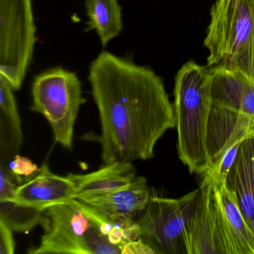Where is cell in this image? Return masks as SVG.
Instances as JSON below:
<instances>
[{"label":"cell","mask_w":254,"mask_h":254,"mask_svg":"<svg viewBox=\"0 0 254 254\" xmlns=\"http://www.w3.org/2000/svg\"><path fill=\"white\" fill-rule=\"evenodd\" d=\"M89 81L100 119L103 164L153 158L157 142L175 127L162 78L150 68L103 52L90 65Z\"/></svg>","instance_id":"cell-1"},{"label":"cell","mask_w":254,"mask_h":254,"mask_svg":"<svg viewBox=\"0 0 254 254\" xmlns=\"http://www.w3.org/2000/svg\"><path fill=\"white\" fill-rule=\"evenodd\" d=\"M40 244L28 254H119L110 241L117 227L108 216L78 199L61 202L43 210Z\"/></svg>","instance_id":"cell-2"},{"label":"cell","mask_w":254,"mask_h":254,"mask_svg":"<svg viewBox=\"0 0 254 254\" xmlns=\"http://www.w3.org/2000/svg\"><path fill=\"white\" fill-rule=\"evenodd\" d=\"M174 112L178 156L191 174L209 168L207 126L211 107L209 67L193 61L178 70L174 88Z\"/></svg>","instance_id":"cell-3"},{"label":"cell","mask_w":254,"mask_h":254,"mask_svg":"<svg viewBox=\"0 0 254 254\" xmlns=\"http://www.w3.org/2000/svg\"><path fill=\"white\" fill-rule=\"evenodd\" d=\"M209 72L211 107L206 144L211 168L236 141L251 136L254 84L233 68L212 66Z\"/></svg>","instance_id":"cell-4"},{"label":"cell","mask_w":254,"mask_h":254,"mask_svg":"<svg viewBox=\"0 0 254 254\" xmlns=\"http://www.w3.org/2000/svg\"><path fill=\"white\" fill-rule=\"evenodd\" d=\"M32 94L31 108L47 119L56 143L72 149L75 121L86 102L76 74L62 67L49 69L35 78Z\"/></svg>","instance_id":"cell-5"},{"label":"cell","mask_w":254,"mask_h":254,"mask_svg":"<svg viewBox=\"0 0 254 254\" xmlns=\"http://www.w3.org/2000/svg\"><path fill=\"white\" fill-rule=\"evenodd\" d=\"M198 189L179 199L151 196L138 224L155 254H191L190 228Z\"/></svg>","instance_id":"cell-6"},{"label":"cell","mask_w":254,"mask_h":254,"mask_svg":"<svg viewBox=\"0 0 254 254\" xmlns=\"http://www.w3.org/2000/svg\"><path fill=\"white\" fill-rule=\"evenodd\" d=\"M204 46L207 66H227L254 37V0H215Z\"/></svg>","instance_id":"cell-7"},{"label":"cell","mask_w":254,"mask_h":254,"mask_svg":"<svg viewBox=\"0 0 254 254\" xmlns=\"http://www.w3.org/2000/svg\"><path fill=\"white\" fill-rule=\"evenodd\" d=\"M35 41L32 0H0V75L14 90L23 84Z\"/></svg>","instance_id":"cell-8"},{"label":"cell","mask_w":254,"mask_h":254,"mask_svg":"<svg viewBox=\"0 0 254 254\" xmlns=\"http://www.w3.org/2000/svg\"><path fill=\"white\" fill-rule=\"evenodd\" d=\"M212 184L219 254H254V233L234 194L225 181Z\"/></svg>","instance_id":"cell-9"},{"label":"cell","mask_w":254,"mask_h":254,"mask_svg":"<svg viewBox=\"0 0 254 254\" xmlns=\"http://www.w3.org/2000/svg\"><path fill=\"white\" fill-rule=\"evenodd\" d=\"M151 195L146 178L136 176L132 182L111 192L78 199L91 205L116 224L127 229L137 222Z\"/></svg>","instance_id":"cell-10"},{"label":"cell","mask_w":254,"mask_h":254,"mask_svg":"<svg viewBox=\"0 0 254 254\" xmlns=\"http://www.w3.org/2000/svg\"><path fill=\"white\" fill-rule=\"evenodd\" d=\"M76 186L70 174L66 176L56 175L49 165L44 163L39 170L17 186L14 200L44 210L61 202L75 198Z\"/></svg>","instance_id":"cell-11"},{"label":"cell","mask_w":254,"mask_h":254,"mask_svg":"<svg viewBox=\"0 0 254 254\" xmlns=\"http://www.w3.org/2000/svg\"><path fill=\"white\" fill-rule=\"evenodd\" d=\"M197 191L190 228L191 254H219L212 178L205 172Z\"/></svg>","instance_id":"cell-12"},{"label":"cell","mask_w":254,"mask_h":254,"mask_svg":"<svg viewBox=\"0 0 254 254\" xmlns=\"http://www.w3.org/2000/svg\"><path fill=\"white\" fill-rule=\"evenodd\" d=\"M225 184L254 233V136L246 138L241 144Z\"/></svg>","instance_id":"cell-13"},{"label":"cell","mask_w":254,"mask_h":254,"mask_svg":"<svg viewBox=\"0 0 254 254\" xmlns=\"http://www.w3.org/2000/svg\"><path fill=\"white\" fill-rule=\"evenodd\" d=\"M76 186L75 198L100 195L130 184L136 177L134 166L130 162H114L99 170L84 175L71 174Z\"/></svg>","instance_id":"cell-14"},{"label":"cell","mask_w":254,"mask_h":254,"mask_svg":"<svg viewBox=\"0 0 254 254\" xmlns=\"http://www.w3.org/2000/svg\"><path fill=\"white\" fill-rule=\"evenodd\" d=\"M14 90L8 80L0 75L1 146L5 144L7 151L17 154L21 147L23 136Z\"/></svg>","instance_id":"cell-15"},{"label":"cell","mask_w":254,"mask_h":254,"mask_svg":"<svg viewBox=\"0 0 254 254\" xmlns=\"http://www.w3.org/2000/svg\"><path fill=\"white\" fill-rule=\"evenodd\" d=\"M84 4L90 29L97 32L101 44L106 47L123 29L118 0H84Z\"/></svg>","instance_id":"cell-16"},{"label":"cell","mask_w":254,"mask_h":254,"mask_svg":"<svg viewBox=\"0 0 254 254\" xmlns=\"http://www.w3.org/2000/svg\"><path fill=\"white\" fill-rule=\"evenodd\" d=\"M43 209L23 204L14 199L0 200V221L13 232L30 233L41 224Z\"/></svg>","instance_id":"cell-17"},{"label":"cell","mask_w":254,"mask_h":254,"mask_svg":"<svg viewBox=\"0 0 254 254\" xmlns=\"http://www.w3.org/2000/svg\"><path fill=\"white\" fill-rule=\"evenodd\" d=\"M243 141L244 139L236 141L233 145L227 148L221 158L217 162L216 164L214 165L212 167L209 168L206 171V173L209 174L213 179L225 181L229 170L233 166V163L237 157L239 147Z\"/></svg>","instance_id":"cell-18"},{"label":"cell","mask_w":254,"mask_h":254,"mask_svg":"<svg viewBox=\"0 0 254 254\" xmlns=\"http://www.w3.org/2000/svg\"><path fill=\"white\" fill-rule=\"evenodd\" d=\"M227 67L239 71L254 84V37L251 44Z\"/></svg>","instance_id":"cell-19"},{"label":"cell","mask_w":254,"mask_h":254,"mask_svg":"<svg viewBox=\"0 0 254 254\" xmlns=\"http://www.w3.org/2000/svg\"><path fill=\"white\" fill-rule=\"evenodd\" d=\"M10 169L16 176H24L26 178L32 176L39 170L38 166L32 163L30 159L17 154L10 163Z\"/></svg>","instance_id":"cell-20"},{"label":"cell","mask_w":254,"mask_h":254,"mask_svg":"<svg viewBox=\"0 0 254 254\" xmlns=\"http://www.w3.org/2000/svg\"><path fill=\"white\" fill-rule=\"evenodd\" d=\"M14 175L8 172L3 166L0 168V200L2 199H14L17 186L14 181Z\"/></svg>","instance_id":"cell-21"},{"label":"cell","mask_w":254,"mask_h":254,"mask_svg":"<svg viewBox=\"0 0 254 254\" xmlns=\"http://www.w3.org/2000/svg\"><path fill=\"white\" fill-rule=\"evenodd\" d=\"M15 251V242L13 231L0 221V254H13Z\"/></svg>","instance_id":"cell-22"},{"label":"cell","mask_w":254,"mask_h":254,"mask_svg":"<svg viewBox=\"0 0 254 254\" xmlns=\"http://www.w3.org/2000/svg\"><path fill=\"white\" fill-rule=\"evenodd\" d=\"M122 254H155L154 251L141 239L129 241L121 248Z\"/></svg>","instance_id":"cell-23"}]
</instances>
